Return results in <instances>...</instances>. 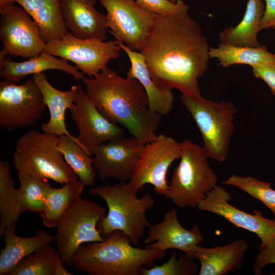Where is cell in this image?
I'll return each mask as SVG.
<instances>
[{
	"label": "cell",
	"instance_id": "8",
	"mask_svg": "<svg viewBox=\"0 0 275 275\" xmlns=\"http://www.w3.org/2000/svg\"><path fill=\"white\" fill-rule=\"evenodd\" d=\"M106 215L103 207L80 197L66 209L56 227L54 241L64 263L72 265L75 252L84 243L103 240L97 225Z\"/></svg>",
	"mask_w": 275,
	"mask_h": 275
},
{
	"label": "cell",
	"instance_id": "6",
	"mask_svg": "<svg viewBox=\"0 0 275 275\" xmlns=\"http://www.w3.org/2000/svg\"><path fill=\"white\" fill-rule=\"evenodd\" d=\"M181 144L180 162L163 196L180 208L196 207L217 185V177L210 167L202 147L188 140Z\"/></svg>",
	"mask_w": 275,
	"mask_h": 275
},
{
	"label": "cell",
	"instance_id": "26",
	"mask_svg": "<svg viewBox=\"0 0 275 275\" xmlns=\"http://www.w3.org/2000/svg\"><path fill=\"white\" fill-rule=\"evenodd\" d=\"M210 59H216L224 68L235 64L254 65L275 63V54L269 52L266 46L258 47L238 46L231 44H218L210 47Z\"/></svg>",
	"mask_w": 275,
	"mask_h": 275
},
{
	"label": "cell",
	"instance_id": "22",
	"mask_svg": "<svg viewBox=\"0 0 275 275\" xmlns=\"http://www.w3.org/2000/svg\"><path fill=\"white\" fill-rule=\"evenodd\" d=\"M65 59H59L55 56L42 52L29 60L16 62L7 57L0 63V73L4 80L18 82L30 74L42 73L48 70H59L72 75L76 81L82 80L83 73L76 67L70 65Z\"/></svg>",
	"mask_w": 275,
	"mask_h": 275
},
{
	"label": "cell",
	"instance_id": "24",
	"mask_svg": "<svg viewBox=\"0 0 275 275\" xmlns=\"http://www.w3.org/2000/svg\"><path fill=\"white\" fill-rule=\"evenodd\" d=\"M37 24L47 43L62 39L68 32L62 14L61 0H14Z\"/></svg>",
	"mask_w": 275,
	"mask_h": 275
},
{
	"label": "cell",
	"instance_id": "3",
	"mask_svg": "<svg viewBox=\"0 0 275 275\" xmlns=\"http://www.w3.org/2000/svg\"><path fill=\"white\" fill-rule=\"evenodd\" d=\"M165 255L164 250L135 247L125 233L116 230L101 241L80 245L71 265L89 275H138L142 267H152Z\"/></svg>",
	"mask_w": 275,
	"mask_h": 275
},
{
	"label": "cell",
	"instance_id": "33",
	"mask_svg": "<svg viewBox=\"0 0 275 275\" xmlns=\"http://www.w3.org/2000/svg\"><path fill=\"white\" fill-rule=\"evenodd\" d=\"M195 259L185 254L181 253L178 259L175 252L166 262L148 268L142 267L141 275H189L199 273Z\"/></svg>",
	"mask_w": 275,
	"mask_h": 275
},
{
	"label": "cell",
	"instance_id": "21",
	"mask_svg": "<svg viewBox=\"0 0 275 275\" xmlns=\"http://www.w3.org/2000/svg\"><path fill=\"white\" fill-rule=\"evenodd\" d=\"M16 224L7 226L4 231L5 247L0 253V275H9L16 265L31 254L55 241V235L39 231L34 236L23 237L15 234Z\"/></svg>",
	"mask_w": 275,
	"mask_h": 275
},
{
	"label": "cell",
	"instance_id": "25",
	"mask_svg": "<svg viewBox=\"0 0 275 275\" xmlns=\"http://www.w3.org/2000/svg\"><path fill=\"white\" fill-rule=\"evenodd\" d=\"M265 6L262 0H248L243 17L235 26H229L218 35L220 43L238 46L258 47L257 35Z\"/></svg>",
	"mask_w": 275,
	"mask_h": 275
},
{
	"label": "cell",
	"instance_id": "36",
	"mask_svg": "<svg viewBox=\"0 0 275 275\" xmlns=\"http://www.w3.org/2000/svg\"><path fill=\"white\" fill-rule=\"evenodd\" d=\"M252 67L254 75L263 80L275 95V63L259 64Z\"/></svg>",
	"mask_w": 275,
	"mask_h": 275
},
{
	"label": "cell",
	"instance_id": "4",
	"mask_svg": "<svg viewBox=\"0 0 275 275\" xmlns=\"http://www.w3.org/2000/svg\"><path fill=\"white\" fill-rule=\"evenodd\" d=\"M89 193L101 197L108 207L107 214L97 225L102 236L120 230L128 236L133 245H137L145 229L151 225L146 216L155 203L151 196L146 193L138 198L130 190L128 183L121 181L113 185L91 187Z\"/></svg>",
	"mask_w": 275,
	"mask_h": 275
},
{
	"label": "cell",
	"instance_id": "29",
	"mask_svg": "<svg viewBox=\"0 0 275 275\" xmlns=\"http://www.w3.org/2000/svg\"><path fill=\"white\" fill-rule=\"evenodd\" d=\"M21 212L18 203V189L12 177L8 162L0 161V236L6 228L16 224Z\"/></svg>",
	"mask_w": 275,
	"mask_h": 275
},
{
	"label": "cell",
	"instance_id": "30",
	"mask_svg": "<svg viewBox=\"0 0 275 275\" xmlns=\"http://www.w3.org/2000/svg\"><path fill=\"white\" fill-rule=\"evenodd\" d=\"M20 186L18 189V203L22 213L30 211L40 213L51 186L46 179L18 172Z\"/></svg>",
	"mask_w": 275,
	"mask_h": 275
},
{
	"label": "cell",
	"instance_id": "1",
	"mask_svg": "<svg viewBox=\"0 0 275 275\" xmlns=\"http://www.w3.org/2000/svg\"><path fill=\"white\" fill-rule=\"evenodd\" d=\"M210 48L202 28L187 12L157 15L140 51L158 87L201 98L198 79L208 70Z\"/></svg>",
	"mask_w": 275,
	"mask_h": 275
},
{
	"label": "cell",
	"instance_id": "28",
	"mask_svg": "<svg viewBox=\"0 0 275 275\" xmlns=\"http://www.w3.org/2000/svg\"><path fill=\"white\" fill-rule=\"evenodd\" d=\"M58 147L84 185H93L96 177L93 159L77 139L63 134L59 136Z\"/></svg>",
	"mask_w": 275,
	"mask_h": 275
},
{
	"label": "cell",
	"instance_id": "39",
	"mask_svg": "<svg viewBox=\"0 0 275 275\" xmlns=\"http://www.w3.org/2000/svg\"><path fill=\"white\" fill-rule=\"evenodd\" d=\"M14 0H0V10L14 5Z\"/></svg>",
	"mask_w": 275,
	"mask_h": 275
},
{
	"label": "cell",
	"instance_id": "38",
	"mask_svg": "<svg viewBox=\"0 0 275 275\" xmlns=\"http://www.w3.org/2000/svg\"><path fill=\"white\" fill-rule=\"evenodd\" d=\"M64 263L60 257L59 253L57 251L56 256L54 265V275H71L72 274L64 267Z\"/></svg>",
	"mask_w": 275,
	"mask_h": 275
},
{
	"label": "cell",
	"instance_id": "17",
	"mask_svg": "<svg viewBox=\"0 0 275 275\" xmlns=\"http://www.w3.org/2000/svg\"><path fill=\"white\" fill-rule=\"evenodd\" d=\"M148 228L144 241L147 248L164 251L177 249L193 258L197 246L204 240L198 225L190 230L181 226L175 209L167 211L162 222L150 225Z\"/></svg>",
	"mask_w": 275,
	"mask_h": 275
},
{
	"label": "cell",
	"instance_id": "13",
	"mask_svg": "<svg viewBox=\"0 0 275 275\" xmlns=\"http://www.w3.org/2000/svg\"><path fill=\"white\" fill-rule=\"evenodd\" d=\"M0 13V39L8 54L26 59L42 52L46 43L37 24L22 7L13 5Z\"/></svg>",
	"mask_w": 275,
	"mask_h": 275
},
{
	"label": "cell",
	"instance_id": "19",
	"mask_svg": "<svg viewBox=\"0 0 275 275\" xmlns=\"http://www.w3.org/2000/svg\"><path fill=\"white\" fill-rule=\"evenodd\" d=\"M33 78L40 90L49 112L48 121L41 125L42 131L58 136L66 134L76 139L68 131L65 117L66 111L76 101L79 85L72 86L69 90L62 91L52 86L43 72L34 74Z\"/></svg>",
	"mask_w": 275,
	"mask_h": 275
},
{
	"label": "cell",
	"instance_id": "5",
	"mask_svg": "<svg viewBox=\"0 0 275 275\" xmlns=\"http://www.w3.org/2000/svg\"><path fill=\"white\" fill-rule=\"evenodd\" d=\"M59 136L31 130L20 136L12 154L18 172L64 184L78 177L58 147Z\"/></svg>",
	"mask_w": 275,
	"mask_h": 275
},
{
	"label": "cell",
	"instance_id": "27",
	"mask_svg": "<svg viewBox=\"0 0 275 275\" xmlns=\"http://www.w3.org/2000/svg\"><path fill=\"white\" fill-rule=\"evenodd\" d=\"M84 187L78 180L66 183L59 188L51 186L40 213L43 225L50 228L56 227L66 209L80 197Z\"/></svg>",
	"mask_w": 275,
	"mask_h": 275
},
{
	"label": "cell",
	"instance_id": "40",
	"mask_svg": "<svg viewBox=\"0 0 275 275\" xmlns=\"http://www.w3.org/2000/svg\"><path fill=\"white\" fill-rule=\"evenodd\" d=\"M167 1L172 3H176L177 1V0H167Z\"/></svg>",
	"mask_w": 275,
	"mask_h": 275
},
{
	"label": "cell",
	"instance_id": "10",
	"mask_svg": "<svg viewBox=\"0 0 275 275\" xmlns=\"http://www.w3.org/2000/svg\"><path fill=\"white\" fill-rule=\"evenodd\" d=\"M121 49L116 40L80 39L68 32L62 39L47 43L42 51L72 62L92 78L107 67L110 60L119 57Z\"/></svg>",
	"mask_w": 275,
	"mask_h": 275
},
{
	"label": "cell",
	"instance_id": "20",
	"mask_svg": "<svg viewBox=\"0 0 275 275\" xmlns=\"http://www.w3.org/2000/svg\"><path fill=\"white\" fill-rule=\"evenodd\" d=\"M248 249L244 239L214 248L198 245L193 258L200 262L199 275H224L240 267Z\"/></svg>",
	"mask_w": 275,
	"mask_h": 275
},
{
	"label": "cell",
	"instance_id": "18",
	"mask_svg": "<svg viewBox=\"0 0 275 275\" xmlns=\"http://www.w3.org/2000/svg\"><path fill=\"white\" fill-rule=\"evenodd\" d=\"M96 0H61L63 18L68 32L80 39L104 41L106 16L94 7Z\"/></svg>",
	"mask_w": 275,
	"mask_h": 275
},
{
	"label": "cell",
	"instance_id": "41",
	"mask_svg": "<svg viewBox=\"0 0 275 275\" xmlns=\"http://www.w3.org/2000/svg\"><path fill=\"white\" fill-rule=\"evenodd\" d=\"M275 31V25L271 27Z\"/></svg>",
	"mask_w": 275,
	"mask_h": 275
},
{
	"label": "cell",
	"instance_id": "23",
	"mask_svg": "<svg viewBox=\"0 0 275 275\" xmlns=\"http://www.w3.org/2000/svg\"><path fill=\"white\" fill-rule=\"evenodd\" d=\"M117 43L127 54L131 63L126 76L136 78L142 85L148 97L149 107L152 111L161 116L168 114L172 109L174 100L172 90L160 88L154 82L140 52L132 50L118 41Z\"/></svg>",
	"mask_w": 275,
	"mask_h": 275
},
{
	"label": "cell",
	"instance_id": "31",
	"mask_svg": "<svg viewBox=\"0 0 275 275\" xmlns=\"http://www.w3.org/2000/svg\"><path fill=\"white\" fill-rule=\"evenodd\" d=\"M57 253L48 245L21 260L9 275H54Z\"/></svg>",
	"mask_w": 275,
	"mask_h": 275
},
{
	"label": "cell",
	"instance_id": "34",
	"mask_svg": "<svg viewBox=\"0 0 275 275\" xmlns=\"http://www.w3.org/2000/svg\"><path fill=\"white\" fill-rule=\"evenodd\" d=\"M137 5L149 12L159 15H174L188 12L189 7L183 0L172 3L167 0H136Z\"/></svg>",
	"mask_w": 275,
	"mask_h": 275
},
{
	"label": "cell",
	"instance_id": "16",
	"mask_svg": "<svg viewBox=\"0 0 275 275\" xmlns=\"http://www.w3.org/2000/svg\"><path fill=\"white\" fill-rule=\"evenodd\" d=\"M230 194L224 188L216 185L198 203L199 210L213 213L224 217L237 228L256 234L264 243L275 235V219L263 216L258 210L252 214L231 205Z\"/></svg>",
	"mask_w": 275,
	"mask_h": 275
},
{
	"label": "cell",
	"instance_id": "32",
	"mask_svg": "<svg viewBox=\"0 0 275 275\" xmlns=\"http://www.w3.org/2000/svg\"><path fill=\"white\" fill-rule=\"evenodd\" d=\"M222 183L235 186L260 201L275 216V190L271 188L270 182L262 181L251 176L232 175Z\"/></svg>",
	"mask_w": 275,
	"mask_h": 275
},
{
	"label": "cell",
	"instance_id": "11",
	"mask_svg": "<svg viewBox=\"0 0 275 275\" xmlns=\"http://www.w3.org/2000/svg\"><path fill=\"white\" fill-rule=\"evenodd\" d=\"M181 152V142L163 134L146 144L128 183L130 190L137 195L145 184H151L156 194L164 195L169 189L168 170L174 160L180 159Z\"/></svg>",
	"mask_w": 275,
	"mask_h": 275
},
{
	"label": "cell",
	"instance_id": "7",
	"mask_svg": "<svg viewBox=\"0 0 275 275\" xmlns=\"http://www.w3.org/2000/svg\"><path fill=\"white\" fill-rule=\"evenodd\" d=\"M180 99L202 135V147L207 157L219 162L225 161L234 131L235 106L230 101L215 102L183 94Z\"/></svg>",
	"mask_w": 275,
	"mask_h": 275
},
{
	"label": "cell",
	"instance_id": "15",
	"mask_svg": "<svg viewBox=\"0 0 275 275\" xmlns=\"http://www.w3.org/2000/svg\"><path fill=\"white\" fill-rule=\"evenodd\" d=\"M69 110L78 129L76 138L90 156V148L124 135L123 128L107 119L79 85L76 101Z\"/></svg>",
	"mask_w": 275,
	"mask_h": 275
},
{
	"label": "cell",
	"instance_id": "12",
	"mask_svg": "<svg viewBox=\"0 0 275 275\" xmlns=\"http://www.w3.org/2000/svg\"><path fill=\"white\" fill-rule=\"evenodd\" d=\"M106 11L109 33L132 50H140L154 25L157 14L145 11L134 0H98Z\"/></svg>",
	"mask_w": 275,
	"mask_h": 275
},
{
	"label": "cell",
	"instance_id": "9",
	"mask_svg": "<svg viewBox=\"0 0 275 275\" xmlns=\"http://www.w3.org/2000/svg\"><path fill=\"white\" fill-rule=\"evenodd\" d=\"M47 106L33 78L23 84L0 82V127L11 131L35 125Z\"/></svg>",
	"mask_w": 275,
	"mask_h": 275
},
{
	"label": "cell",
	"instance_id": "37",
	"mask_svg": "<svg viewBox=\"0 0 275 275\" xmlns=\"http://www.w3.org/2000/svg\"><path fill=\"white\" fill-rule=\"evenodd\" d=\"M265 8L260 29H266L275 25V0H264Z\"/></svg>",
	"mask_w": 275,
	"mask_h": 275
},
{
	"label": "cell",
	"instance_id": "35",
	"mask_svg": "<svg viewBox=\"0 0 275 275\" xmlns=\"http://www.w3.org/2000/svg\"><path fill=\"white\" fill-rule=\"evenodd\" d=\"M275 264V235L259 245V251L253 266L255 274H261L262 268L269 264Z\"/></svg>",
	"mask_w": 275,
	"mask_h": 275
},
{
	"label": "cell",
	"instance_id": "14",
	"mask_svg": "<svg viewBox=\"0 0 275 275\" xmlns=\"http://www.w3.org/2000/svg\"><path fill=\"white\" fill-rule=\"evenodd\" d=\"M145 145L134 137L123 136L88 150L101 180L113 178L126 182L131 179Z\"/></svg>",
	"mask_w": 275,
	"mask_h": 275
},
{
	"label": "cell",
	"instance_id": "2",
	"mask_svg": "<svg viewBox=\"0 0 275 275\" xmlns=\"http://www.w3.org/2000/svg\"><path fill=\"white\" fill-rule=\"evenodd\" d=\"M82 81L87 95L107 119L124 126L143 143L157 138L161 116L150 109L146 92L138 79L123 77L107 67Z\"/></svg>",
	"mask_w": 275,
	"mask_h": 275
}]
</instances>
